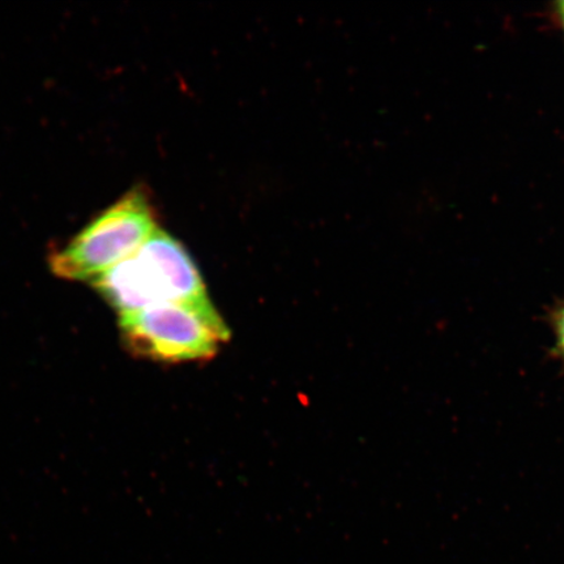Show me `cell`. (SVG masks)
I'll return each instance as SVG.
<instances>
[{
	"label": "cell",
	"instance_id": "277c9868",
	"mask_svg": "<svg viewBox=\"0 0 564 564\" xmlns=\"http://www.w3.org/2000/svg\"><path fill=\"white\" fill-rule=\"evenodd\" d=\"M547 327L552 337V357L564 371V301L555 305L547 315Z\"/></svg>",
	"mask_w": 564,
	"mask_h": 564
},
{
	"label": "cell",
	"instance_id": "5b68a950",
	"mask_svg": "<svg viewBox=\"0 0 564 564\" xmlns=\"http://www.w3.org/2000/svg\"><path fill=\"white\" fill-rule=\"evenodd\" d=\"M558 15L564 28V2L558 3Z\"/></svg>",
	"mask_w": 564,
	"mask_h": 564
},
{
	"label": "cell",
	"instance_id": "3957f363",
	"mask_svg": "<svg viewBox=\"0 0 564 564\" xmlns=\"http://www.w3.org/2000/svg\"><path fill=\"white\" fill-rule=\"evenodd\" d=\"M158 228V215L147 189L135 187L96 216L48 258L56 276L94 281L139 249Z\"/></svg>",
	"mask_w": 564,
	"mask_h": 564
},
{
	"label": "cell",
	"instance_id": "7a4b0ae2",
	"mask_svg": "<svg viewBox=\"0 0 564 564\" xmlns=\"http://www.w3.org/2000/svg\"><path fill=\"white\" fill-rule=\"evenodd\" d=\"M119 328L132 355L164 364L208 361L231 336L208 295L122 315Z\"/></svg>",
	"mask_w": 564,
	"mask_h": 564
},
{
	"label": "cell",
	"instance_id": "6da1fadb",
	"mask_svg": "<svg viewBox=\"0 0 564 564\" xmlns=\"http://www.w3.org/2000/svg\"><path fill=\"white\" fill-rule=\"evenodd\" d=\"M91 282L119 316L208 295L185 247L161 229Z\"/></svg>",
	"mask_w": 564,
	"mask_h": 564
}]
</instances>
